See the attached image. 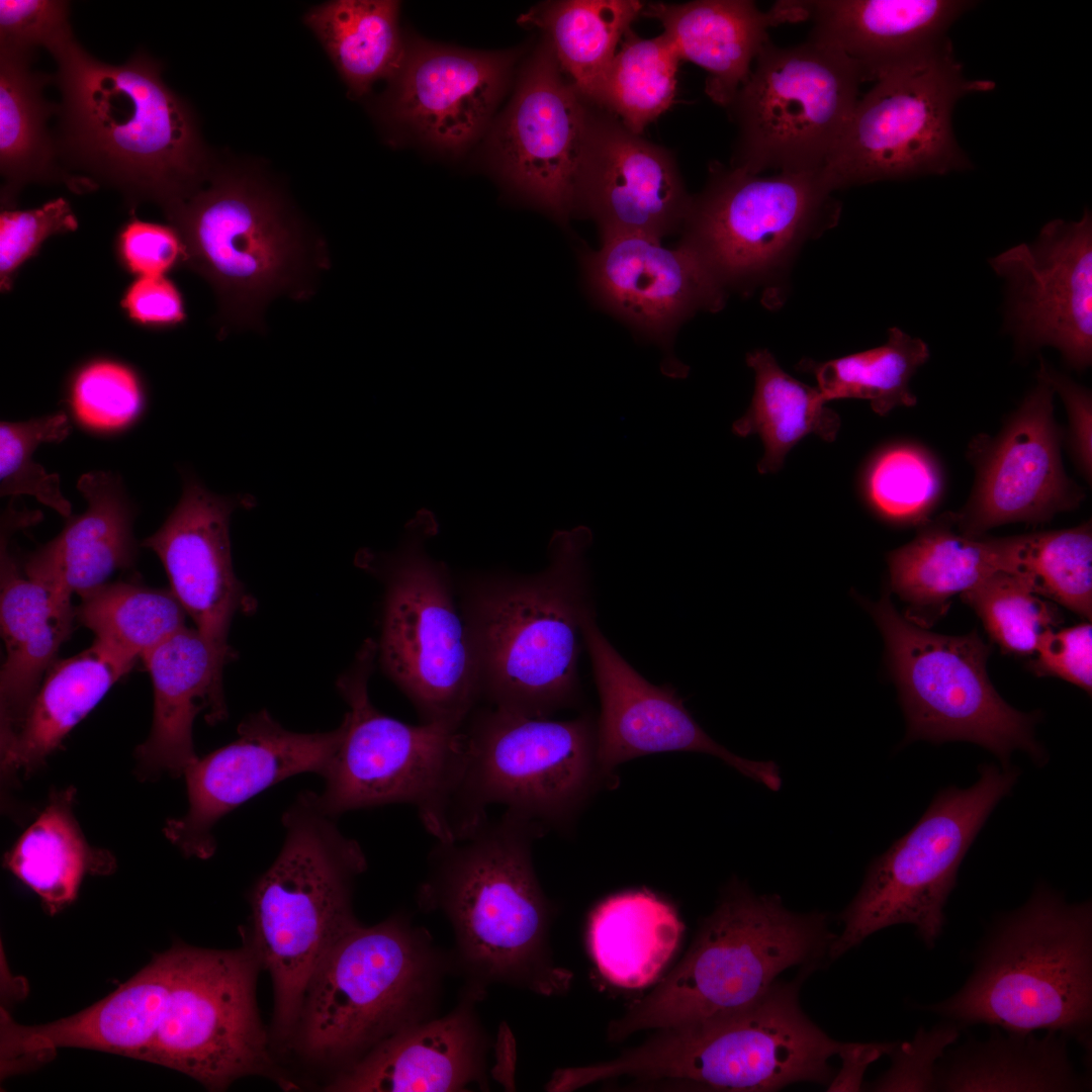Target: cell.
Segmentation results:
<instances>
[{"instance_id": "6da1fadb", "label": "cell", "mask_w": 1092, "mask_h": 1092, "mask_svg": "<svg viewBox=\"0 0 1092 1092\" xmlns=\"http://www.w3.org/2000/svg\"><path fill=\"white\" fill-rule=\"evenodd\" d=\"M60 91L54 139L61 166L118 191L130 212L143 202L185 200L217 160L190 104L163 80L164 65L140 50L121 65L98 60L72 35L49 52Z\"/></svg>"}, {"instance_id": "7a4b0ae2", "label": "cell", "mask_w": 1092, "mask_h": 1092, "mask_svg": "<svg viewBox=\"0 0 1092 1092\" xmlns=\"http://www.w3.org/2000/svg\"><path fill=\"white\" fill-rule=\"evenodd\" d=\"M542 828L507 809L437 841L429 853L419 901L448 918L460 965L478 984H515L542 995L569 988L572 974L549 954L551 907L532 861Z\"/></svg>"}, {"instance_id": "3957f363", "label": "cell", "mask_w": 1092, "mask_h": 1092, "mask_svg": "<svg viewBox=\"0 0 1092 1092\" xmlns=\"http://www.w3.org/2000/svg\"><path fill=\"white\" fill-rule=\"evenodd\" d=\"M592 542L585 526L558 531L541 572L475 580L463 617L481 698L490 707L548 718L578 701L582 624L595 610L586 559Z\"/></svg>"}, {"instance_id": "277c9868", "label": "cell", "mask_w": 1092, "mask_h": 1092, "mask_svg": "<svg viewBox=\"0 0 1092 1092\" xmlns=\"http://www.w3.org/2000/svg\"><path fill=\"white\" fill-rule=\"evenodd\" d=\"M925 1010L962 1028L1037 1029L1088 1050L1092 1021V905L1069 903L1045 884L998 917L974 956L966 983Z\"/></svg>"}, {"instance_id": "5b68a950", "label": "cell", "mask_w": 1092, "mask_h": 1092, "mask_svg": "<svg viewBox=\"0 0 1092 1092\" xmlns=\"http://www.w3.org/2000/svg\"><path fill=\"white\" fill-rule=\"evenodd\" d=\"M282 846L249 893L248 945L271 976L274 1036L289 1042L308 982L328 949L357 923L354 880L367 867L360 844L303 791L281 818Z\"/></svg>"}, {"instance_id": "8992f818", "label": "cell", "mask_w": 1092, "mask_h": 1092, "mask_svg": "<svg viewBox=\"0 0 1092 1092\" xmlns=\"http://www.w3.org/2000/svg\"><path fill=\"white\" fill-rule=\"evenodd\" d=\"M206 183L165 217L183 242L184 264L213 288L221 328L263 329L275 297L312 295L325 248L261 177L217 161Z\"/></svg>"}, {"instance_id": "52a82bcc", "label": "cell", "mask_w": 1092, "mask_h": 1092, "mask_svg": "<svg viewBox=\"0 0 1092 1092\" xmlns=\"http://www.w3.org/2000/svg\"><path fill=\"white\" fill-rule=\"evenodd\" d=\"M823 913H795L777 895L731 883L679 964L621 1018L608 1038L723 1018L760 999L786 969L820 960L834 939Z\"/></svg>"}, {"instance_id": "ba28073f", "label": "cell", "mask_w": 1092, "mask_h": 1092, "mask_svg": "<svg viewBox=\"0 0 1092 1092\" xmlns=\"http://www.w3.org/2000/svg\"><path fill=\"white\" fill-rule=\"evenodd\" d=\"M799 982H776L732 1015L659 1030L615 1060L567 1068L572 1089L619 1077L665 1081L711 1091H774L796 1082L830 1083L829 1060L842 1042L800 1007Z\"/></svg>"}, {"instance_id": "9c48e42d", "label": "cell", "mask_w": 1092, "mask_h": 1092, "mask_svg": "<svg viewBox=\"0 0 1092 1092\" xmlns=\"http://www.w3.org/2000/svg\"><path fill=\"white\" fill-rule=\"evenodd\" d=\"M443 960L403 915L339 936L306 987L288 1044L306 1062L347 1069L430 1017Z\"/></svg>"}, {"instance_id": "30bf717a", "label": "cell", "mask_w": 1092, "mask_h": 1092, "mask_svg": "<svg viewBox=\"0 0 1092 1092\" xmlns=\"http://www.w3.org/2000/svg\"><path fill=\"white\" fill-rule=\"evenodd\" d=\"M376 655L377 644L366 640L337 680L349 709L322 777L320 804L336 818L357 809L413 805L437 841L452 840L466 764L464 732L438 724H406L377 710L368 693Z\"/></svg>"}, {"instance_id": "8fae6325", "label": "cell", "mask_w": 1092, "mask_h": 1092, "mask_svg": "<svg viewBox=\"0 0 1092 1092\" xmlns=\"http://www.w3.org/2000/svg\"><path fill=\"white\" fill-rule=\"evenodd\" d=\"M436 527L434 517L421 512L395 551H364L358 559L384 584L377 644L384 671L412 701L422 723L458 730L481 699L480 677L448 569L425 549Z\"/></svg>"}, {"instance_id": "7c38bea8", "label": "cell", "mask_w": 1092, "mask_h": 1092, "mask_svg": "<svg viewBox=\"0 0 1092 1092\" xmlns=\"http://www.w3.org/2000/svg\"><path fill=\"white\" fill-rule=\"evenodd\" d=\"M857 599L885 640L907 723L903 744L969 741L995 754L1003 767L1016 749L1037 765L1046 762L1034 737L1038 713L1017 711L996 692L986 668L990 646L976 632L949 636L929 631L901 615L888 590L876 603Z\"/></svg>"}, {"instance_id": "4fadbf2b", "label": "cell", "mask_w": 1092, "mask_h": 1092, "mask_svg": "<svg viewBox=\"0 0 1092 1092\" xmlns=\"http://www.w3.org/2000/svg\"><path fill=\"white\" fill-rule=\"evenodd\" d=\"M971 787L938 792L918 822L870 864L863 883L841 915L843 930L828 953L836 959L871 934L911 924L929 948L943 932L944 907L960 866L1019 771L984 763Z\"/></svg>"}, {"instance_id": "5bb4252c", "label": "cell", "mask_w": 1092, "mask_h": 1092, "mask_svg": "<svg viewBox=\"0 0 1092 1092\" xmlns=\"http://www.w3.org/2000/svg\"><path fill=\"white\" fill-rule=\"evenodd\" d=\"M466 764L460 786L455 838L499 804L540 824L566 826L601 774L596 722L589 714L551 720L476 709L465 721Z\"/></svg>"}, {"instance_id": "9a60e30c", "label": "cell", "mask_w": 1092, "mask_h": 1092, "mask_svg": "<svg viewBox=\"0 0 1092 1092\" xmlns=\"http://www.w3.org/2000/svg\"><path fill=\"white\" fill-rule=\"evenodd\" d=\"M857 67L835 49L808 38L768 40L727 108L737 126L732 167L822 171L859 99Z\"/></svg>"}, {"instance_id": "2e32d148", "label": "cell", "mask_w": 1092, "mask_h": 1092, "mask_svg": "<svg viewBox=\"0 0 1092 1092\" xmlns=\"http://www.w3.org/2000/svg\"><path fill=\"white\" fill-rule=\"evenodd\" d=\"M995 84L969 79L951 42L918 63L874 82L822 169L841 187L966 170L971 162L956 140L952 112L966 95Z\"/></svg>"}, {"instance_id": "e0dca14e", "label": "cell", "mask_w": 1092, "mask_h": 1092, "mask_svg": "<svg viewBox=\"0 0 1092 1092\" xmlns=\"http://www.w3.org/2000/svg\"><path fill=\"white\" fill-rule=\"evenodd\" d=\"M822 171L748 173L714 163L692 196L681 240L726 290L783 268L800 245L834 225L840 206Z\"/></svg>"}, {"instance_id": "ac0fdd59", "label": "cell", "mask_w": 1092, "mask_h": 1092, "mask_svg": "<svg viewBox=\"0 0 1092 1092\" xmlns=\"http://www.w3.org/2000/svg\"><path fill=\"white\" fill-rule=\"evenodd\" d=\"M158 1027L140 1060L218 1091L250 1076L276 1077L256 1004L260 964L248 944L230 950L176 943Z\"/></svg>"}, {"instance_id": "d6986e66", "label": "cell", "mask_w": 1092, "mask_h": 1092, "mask_svg": "<svg viewBox=\"0 0 1092 1092\" xmlns=\"http://www.w3.org/2000/svg\"><path fill=\"white\" fill-rule=\"evenodd\" d=\"M590 109L544 38L525 61L488 139L490 163L507 192L562 224L573 216Z\"/></svg>"}, {"instance_id": "ffe728a7", "label": "cell", "mask_w": 1092, "mask_h": 1092, "mask_svg": "<svg viewBox=\"0 0 1092 1092\" xmlns=\"http://www.w3.org/2000/svg\"><path fill=\"white\" fill-rule=\"evenodd\" d=\"M1007 284L1005 324L1022 349L1053 347L1078 371L1092 362V216L1046 222L1031 243L989 260Z\"/></svg>"}, {"instance_id": "44dd1931", "label": "cell", "mask_w": 1092, "mask_h": 1092, "mask_svg": "<svg viewBox=\"0 0 1092 1092\" xmlns=\"http://www.w3.org/2000/svg\"><path fill=\"white\" fill-rule=\"evenodd\" d=\"M1054 393L1038 380L999 435L974 440L969 450L977 471L974 488L965 507L951 513L960 531L982 536L1008 523L1044 522L1082 502V489L1062 463Z\"/></svg>"}, {"instance_id": "7402d4cb", "label": "cell", "mask_w": 1092, "mask_h": 1092, "mask_svg": "<svg viewBox=\"0 0 1092 1092\" xmlns=\"http://www.w3.org/2000/svg\"><path fill=\"white\" fill-rule=\"evenodd\" d=\"M341 726L316 733L284 728L266 710L250 714L238 737L185 769L188 809L164 827L184 855L209 858L216 849L218 820L266 789L299 774L323 777L339 745Z\"/></svg>"}, {"instance_id": "603a6c76", "label": "cell", "mask_w": 1092, "mask_h": 1092, "mask_svg": "<svg viewBox=\"0 0 1092 1092\" xmlns=\"http://www.w3.org/2000/svg\"><path fill=\"white\" fill-rule=\"evenodd\" d=\"M601 710L596 753L601 774L644 755L690 751L721 759L771 791L782 786L774 761L739 756L716 742L697 723L669 686H655L634 669L601 631L596 611L582 624Z\"/></svg>"}, {"instance_id": "cb8c5ba5", "label": "cell", "mask_w": 1092, "mask_h": 1092, "mask_svg": "<svg viewBox=\"0 0 1092 1092\" xmlns=\"http://www.w3.org/2000/svg\"><path fill=\"white\" fill-rule=\"evenodd\" d=\"M597 251L580 253L588 294L640 337L668 350L679 327L701 310L717 311L726 290L706 262L680 241L637 234L601 238Z\"/></svg>"}, {"instance_id": "d4e9b609", "label": "cell", "mask_w": 1092, "mask_h": 1092, "mask_svg": "<svg viewBox=\"0 0 1092 1092\" xmlns=\"http://www.w3.org/2000/svg\"><path fill=\"white\" fill-rule=\"evenodd\" d=\"M692 196L671 152L592 104L578 168L573 216L593 219L601 238L680 232Z\"/></svg>"}, {"instance_id": "484cf974", "label": "cell", "mask_w": 1092, "mask_h": 1092, "mask_svg": "<svg viewBox=\"0 0 1092 1092\" xmlns=\"http://www.w3.org/2000/svg\"><path fill=\"white\" fill-rule=\"evenodd\" d=\"M520 56L410 43L390 77L389 117L430 146L460 153L489 123Z\"/></svg>"}, {"instance_id": "4316f807", "label": "cell", "mask_w": 1092, "mask_h": 1092, "mask_svg": "<svg viewBox=\"0 0 1092 1092\" xmlns=\"http://www.w3.org/2000/svg\"><path fill=\"white\" fill-rule=\"evenodd\" d=\"M254 506L251 495H218L186 475L177 506L142 542L159 556L172 593L224 665L234 656L232 620L250 606L233 567L230 521L235 510Z\"/></svg>"}, {"instance_id": "83f0119b", "label": "cell", "mask_w": 1092, "mask_h": 1092, "mask_svg": "<svg viewBox=\"0 0 1092 1092\" xmlns=\"http://www.w3.org/2000/svg\"><path fill=\"white\" fill-rule=\"evenodd\" d=\"M35 522V512L13 507L2 517L0 622L5 658L0 672V743L19 726L76 619L72 596L26 574L9 552L11 534Z\"/></svg>"}, {"instance_id": "f1b7e54d", "label": "cell", "mask_w": 1092, "mask_h": 1092, "mask_svg": "<svg viewBox=\"0 0 1092 1092\" xmlns=\"http://www.w3.org/2000/svg\"><path fill=\"white\" fill-rule=\"evenodd\" d=\"M808 38L829 46L858 69L863 82L910 67L950 40L953 22L974 6L965 0L804 1Z\"/></svg>"}, {"instance_id": "f546056e", "label": "cell", "mask_w": 1092, "mask_h": 1092, "mask_svg": "<svg viewBox=\"0 0 1092 1092\" xmlns=\"http://www.w3.org/2000/svg\"><path fill=\"white\" fill-rule=\"evenodd\" d=\"M154 689V717L148 738L136 747L142 779L162 772L181 776L198 756L192 729L195 717L216 724L226 718L224 664L196 630L186 626L142 658Z\"/></svg>"}, {"instance_id": "4dcf8cb0", "label": "cell", "mask_w": 1092, "mask_h": 1092, "mask_svg": "<svg viewBox=\"0 0 1092 1092\" xmlns=\"http://www.w3.org/2000/svg\"><path fill=\"white\" fill-rule=\"evenodd\" d=\"M485 1039L467 1005L387 1037L339 1072L329 1091H459L483 1081Z\"/></svg>"}, {"instance_id": "1f68e13d", "label": "cell", "mask_w": 1092, "mask_h": 1092, "mask_svg": "<svg viewBox=\"0 0 1092 1092\" xmlns=\"http://www.w3.org/2000/svg\"><path fill=\"white\" fill-rule=\"evenodd\" d=\"M641 14L661 22L680 61L707 71L706 93L726 109L769 40L767 29L808 19L804 1L786 0L766 11L747 0L653 2Z\"/></svg>"}, {"instance_id": "d6a6232c", "label": "cell", "mask_w": 1092, "mask_h": 1092, "mask_svg": "<svg viewBox=\"0 0 1092 1092\" xmlns=\"http://www.w3.org/2000/svg\"><path fill=\"white\" fill-rule=\"evenodd\" d=\"M175 961L174 944L113 993L75 1015L36 1026L5 1022L3 1058L39 1059L58 1048H81L140 1060L158 1027Z\"/></svg>"}, {"instance_id": "836d02e7", "label": "cell", "mask_w": 1092, "mask_h": 1092, "mask_svg": "<svg viewBox=\"0 0 1092 1092\" xmlns=\"http://www.w3.org/2000/svg\"><path fill=\"white\" fill-rule=\"evenodd\" d=\"M1015 536L993 538L960 531L952 514L919 525L915 538L887 556L890 588L908 607L910 621L930 626L952 597L997 571L1010 572Z\"/></svg>"}, {"instance_id": "e575fe53", "label": "cell", "mask_w": 1092, "mask_h": 1092, "mask_svg": "<svg viewBox=\"0 0 1092 1092\" xmlns=\"http://www.w3.org/2000/svg\"><path fill=\"white\" fill-rule=\"evenodd\" d=\"M77 488L86 511L69 517L61 533L29 555L22 568L32 577L80 598L109 582L136 557L133 513L119 476L108 471L83 474Z\"/></svg>"}, {"instance_id": "d590c367", "label": "cell", "mask_w": 1092, "mask_h": 1092, "mask_svg": "<svg viewBox=\"0 0 1092 1092\" xmlns=\"http://www.w3.org/2000/svg\"><path fill=\"white\" fill-rule=\"evenodd\" d=\"M36 53L0 47L1 207L15 208L29 183L64 184L76 193L92 191L86 182L61 166L48 127L58 102L44 97L53 75L32 69Z\"/></svg>"}, {"instance_id": "8d00e7d4", "label": "cell", "mask_w": 1092, "mask_h": 1092, "mask_svg": "<svg viewBox=\"0 0 1092 1092\" xmlns=\"http://www.w3.org/2000/svg\"><path fill=\"white\" fill-rule=\"evenodd\" d=\"M995 1027V1026H994ZM1066 1035L1006 1031L998 1027L981 1041L948 1048L935 1072V1091H1083L1091 1079L1080 1074Z\"/></svg>"}, {"instance_id": "74e56055", "label": "cell", "mask_w": 1092, "mask_h": 1092, "mask_svg": "<svg viewBox=\"0 0 1092 1092\" xmlns=\"http://www.w3.org/2000/svg\"><path fill=\"white\" fill-rule=\"evenodd\" d=\"M125 674L94 644L56 660L15 732L0 743L2 772L27 777L36 771Z\"/></svg>"}, {"instance_id": "f35d334b", "label": "cell", "mask_w": 1092, "mask_h": 1092, "mask_svg": "<svg viewBox=\"0 0 1092 1092\" xmlns=\"http://www.w3.org/2000/svg\"><path fill=\"white\" fill-rule=\"evenodd\" d=\"M684 925L675 909L647 890L619 893L601 902L588 921V946L611 983L642 988L658 976L679 942Z\"/></svg>"}, {"instance_id": "ab89813d", "label": "cell", "mask_w": 1092, "mask_h": 1092, "mask_svg": "<svg viewBox=\"0 0 1092 1092\" xmlns=\"http://www.w3.org/2000/svg\"><path fill=\"white\" fill-rule=\"evenodd\" d=\"M75 789L56 791L5 855V867L41 900L51 914L77 898L86 874H109L114 858L86 840L73 813Z\"/></svg>"}, {"instance_id": "60d3db41", "label": "cell", "mask_w": 1092, "mask_h": 1092, "mask_svg": "<svg viewBox=\"0 0 1092 1092\" xmlns=\"http://www.w3.org/2000/svg\"><path fill=\"white\" fill-rule=\"evenodd\" d=\"M644 6L638 0L547 1L519 21L544 32L562 73L590 102L617 46Z\"/></svg>"}, {"instance_id": "b9f144b4", "label": "cell", "mask_w": 1092, "mask_h": 1092, "mask_svg": "<svg viewBox=\"0 0 1092 1092\" xmlns=\"http://www.w3.org/2000/svg\"><path fill=\"white\" fill-rule=\"evenodd\" d=\"M746 363L754 372V392L748 410L734 422L732 430L740 437H760L764 445L757 466L760 473L780 470L789 451L809 434L827 442L835 440L839 416L826 406L817 387L786 373L767 350L747 354Z\"/></svg>"}, {"instance_id": "7bdbcfd3", "label": "cell", "mask_w": 1092, "mask_h": 1092, "mask_svg": "<svg viewBox=\"0 0 1092 1092\" xmlns=\"http://www.w3.org/2000/svg\"><path fill=\"white\" fill-rule=\"evenodd\" d=\"M399 6L392 0H336L305 14V24L354 94H364L397 69L405 49Z\"/></svg>"}, {"instance_id": "ee69618b", "label": "cell", "mask_w": 1092, "mask_h": 1092, "mask_svg": "<svg viewBox=\"0 0 1092 1092\" xmlns=\"http://www.w3.org/2000/svg\"><path fill=\"white\" fill-rule=\"evenodd\" d=\"M76 619L93 643L125 673L144 655L185 627L186 612L172 590L134 581L107 582L81 598Z\"/></svg>"}, {"instance_id": "f6af8a7d", "label": "cell", "mask_w": 1092, "mask_h": 1092, "mask_svg": "<svg viewBox=\"0 0 1092 1092\" xmlns=\"http://www.w3.org/2000/svg\"><path fill=\"white\" fill-rule=\"evenodd\" d=\"M929 356L923 340L893 327L881 346L825 362L805 360L800 366L814 374L826 401L866 399L876 414L886 416L897 406L916 404L910 380Z\"/></svg>"}, {"instance_id": "bcb514c9", "label": "cell", "mask_w": 1092, "mask_h": 1092, "mask_svg": "<svg viewBox=\"0 0 1092 1092\" xmlns=\"http://www.w3.org/2000/svg\"><path fill=\"white\" fill-rule=\"evenodd\" d=\"M679 63L664 33L642 38L630 28L590 103L641 134L673 103Z\"/></svg>"}, {"instance_id": "7dc6e473", "label": "cell", "mask_w": 1092, "mask_h": 1092, "mask_svg": "<svg viewBox=\"0 0 1092 1092\" xmlns=\"http://www.w3.org/2000/svg\"><path fill=\"white\" fill-rule=\"evenodd\" d=\"M1016 574L1039 597L1077 615H1092V532L1090 522L1062 530L1015 536Z\"/></svg>"}, {"instance_id": "c3c4849f", "label": "cell", "mask_w": 1092, "mask_h": 1092, "mask_svg": "<svg viewBox=\"0 0 1092 1092\" xmlns=\"http://www.w3.org/2000/svg\"><path fill=\"white\" fill-rule=\"evenodd\" d=\"M863 488L870 506L883 519L920 525L941 497L943 475L926 448L899 443L874 456L864 473Z\"/></svg>"}, {"instance_id": "681fc988", "label": "cell", "mask_w": 1092, "mask_h": 1092, "mask_svg": "<svg viewBox=\"0 0 1092 1092\" xmlns=\"http://www.w3.org/2000/svg\"><path fill=\"white\" fill-rule=\"evenodd\" d=\"M961 597L981 619L990 639L1006 654L1033 655L1043 634L1061 622L1051 602L1008 571L993 573Z\"/></svg>"}, {"instance_id": "f907efd6", "label": "cell", "mask_w": 1092, "mask_h": 1092, "mask_svg": "<svg viewBox=\"0 0 1092 1092\" xmlns=\"http://www.w3.org/2000/svg\"><path fill=\"white\" fill-rule=\"evenodd\" d=\"M70 432V421L64 413L25 422H1V496L31 495L63 517H71L72 507L62 493L59 475L48 473L32 460L41 443L62 442Z\"/></svg>"}, {"instance_id": "816d5d0a", "label": "cell", "mask_w": 1092, "mask_h": 1092, "mask_svg": "<svg viewBox=\"0 0 1092 1092\" xmlns=\"http://www.w3.org/2000/svg\"><path fill=\"white\" fill-rule=\"evenodd\" d=\"M72 405L84 424L96 429H116L138 415L142 391L128 368L115 362L97 361L77 374L72 386Z\"/></svg>"}, {"instance_id": "f5cc1de1", "label": "cell", "mask_w": 1092, "mask_h": 1092, "mask_svg": "<svg viewBox=\"0 0 1092 1092\" xmlns=\"http://www.w3.org/2000/svg\"><path fill=\"white\" fill-rule=\"evenodd\" d=\"M78 219L63 197L39 207L0 213V287L9 291L20 267L54 235L75 232Z\"/></svg>"}, {"instance_id": "db71d44e", "label": "cell", "mask_w": 1092, "mask_h": 1092, "mask_svg": "<svg viewBox=\"0 0 1092 1092\" xmlns=\"http://www.w3.org/2000/svg\"><path fill=\"white\" fill-rule=\"evenodd\" d=\"M963 1028L945 1019L930 1029L920 1027L910 1041L896 1042L890 1069L870 1085L873 1091H935L936 1067Z\"/></svg>"}, {"instance_id": "11a10c76", "label": "cell", "mask_w": 1092, "mask_h": 1092, "mask_svg": "<svg viewBox=\"0 0 1092 1092\" xmlns=\"http://www.w3.org/2000/svg\"><path fill=\"white\" fill-rule=\"evenodd\" d=\"M73 34L68 1H0V47L30 53L42 48L50 52Z\"/></svg>"}, {"instance_id": "9f6ffc18", "label": "cell", "mask_w": 1092, "mask_h": 1092, "mask_svg": "<svg viewBox=\"0 0 1092 1092\" xmlns=\"http://www.w3.org/2000/svg\"><path fill=\"white\" fill-rule=\"evenodd\" d=\"M116 248L125 269L140 277L164 276L185 260L183 242L173 226L133 215L118 231Z\"/></svg>"}, {"instance_id": "6f0895ef", "label": "cell", "mask_w": 1092, "mask_h": 1092, "mask_svg": "<svg viewBox=\"0 0 1092 1092\" xmlns=\"http://www.w3.org/2000/svg\"><path fill=\"white\" fill-rule=\"evenodd\" d=\"M1030 669L1038 676H1056L1091 694L1092 627L1079 624L1043 634Z\"/></svg>"}, {"instance_id": "680465c9", "label": "cell", "mask_w": 1092, "mask_h": 1092, "mask_svg": "<svg viewBox=\"0 0 1092 1092\" xmlns=\"http://www.w3.org/2000/svg\"><path fill=\"white\" fill-rule=\"evenodd\" d=\"M1037 379L1057 392L1065 403L1069 420V444L1073 459L1087 480L1092 471V395L1090 390L1056 371L1040 359Z\"/></svg>"}, {"instance_id": "91938a15", "label": "cell", "mask_w": 1092, "mask_h": 1092, "mask_svg": "<svg viewBox=\"0 0 1092 1092\" xmlns=\"http://www.w3.org/2000/svg\"><path fill=\"white\" fill-rule=\"evenodd\" d=\"M121 305L136 323L152 327H173L185 317L182 295L164 276H143L125 290Z\"/></svg>"}, {"instance_id": "94428289", "label": "cell", "mask_w": 1092, "mask_h": 1092, "mask_svg": "<svg viewBox=\"0 0 1092 1092\" xmlns=\"http://www.w3.org/2000/svg\"><path fill=\"white\" fill-rule=\"evenodd\" d=\"M896 1042H842L837 1055L841 1068L829 1083L828 1091H858L867 1068L884 1055H889Z\"/></svg>"}]
</instances>
